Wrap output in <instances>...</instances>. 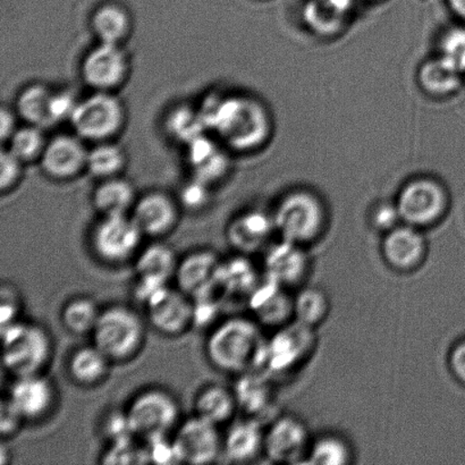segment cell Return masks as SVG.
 Here are the masks:
<instances>
[{"mask_svg": "<svg viewBox=\"0 0 465 465\" xmlns=\"http://www.w3.org/2000/svg\"><path fill=\"white\" fill-rule=\"evenodd\" d=\"M199 109L207 130L230 152H254L272 134L271 114L252 95H211Z\"/></svg>", "mask_w": 465, "mask_h": 465, "instance_id": "1", "label": "cell"}, {"mask_svg": "<svg viewBox=\"0 0 465 465\" xmlns=\"http://www.w3.org/2000/svg\"><path fill=\"white\" fill-rule=\"evenodd\" d=\"M266 340L252 317H227L208 331L204 354L216 371L237 377L258 371Z\"/></svg>", "mask_w": 465, "mask_h": 465, "instance_id": "2", "label": "cell"}, {"mask_svg": "<svg viewBox=\"0 0 465 465\" xmlns=\"http://www.w3.org/2000/svg\"><path fill=\"white\" fill-rule=\"evenodd\" d=\"M147 321L125 304H111L102 309L91 343L102 351L113 364L134 361L143 352L147 341Z\"/></svg>", "mask_w": 465, "mask_h": 465, "instance_id": "3", "label": "cell"}, {"mask_svg": "<svg viewBox=\"0 0 465 465\" xmlns=\"http://www.w3.org/2000/svg\"><path fill=\"white\" fill-rule=\"evenodd\" d=\"M3 368L11 378L39 375L54 357V340L41 323L25 319L2 327Z\"/></svg>", "mask_w": 465, "mask_h": 465, "instance_id": "4", "label": "cell"}, {"mask_svg": "<svg viewBox=\"0 0 465 465\" xmlns=\"http://www.w3.org/2000/svg\"><path fill=\"white\" fill-rule=\"evenodd\" d=\"M278 239L312 248L325 235L328 216L325 204L310 191H293L282 197L272 213Z\"/></svg>", "mask_w": 465, "mask_h": 465, "instance_id": "5", "label": "cell"}, {"mask_svg": "<svg viewBox=\"0 0 465 465\" xmlns=\"http://www.w3.org/2000/svg\"><path fill=\"white\" fill-rule=\"evenodd\" d=\"M124 411L132 434L141 443L172 437L182 421L179 400L159 386L139 391Z\"/></svg>", "mask_w": 465, "mask_h": 465, "instance_id": "6", "label": "cell"}, {"mask_svg": "<svg viewBox=\"0 0 465 465\" xmlns=\"http://www.w3.org/2000/svg\"><path fill=\"white\" fill-rule=\"evenodd\" d=\"M316 330L296 322L273 331L271 339L264 343L259 371L266 373L273 381L290 377L307 363L317 349Z\"/></svg>", "mask_w": 465, "mask_h": 465, "instance_id": "7", "label": "cell"}, {"mask_svg": "<svg viewBox=\"0 0 465 465\" xmlns=\"http://www.w3.org/2000/svg\"><path fill=\"white\" fill-rule=\"evenodd\" d=\"M70 123L74 134L85 143L115 141L126 126L125 104L117 94L94 93L79 100Z\"/></svg>", "mask_w": 465, "mask_h": 465, "instance_id": "8", "label": "cell"}, {"mask_svg": "<svg viewBox=\"0 0 465 465\" xmlns=\"http://www.w3.org/2000/svg\"><path fill=\"white\" fill-rule=\"evenodd\" d=\"M143 232L130 215L100 216L89 232V249L99 262L122 267L134 262L143 246Z\"/></svg>", "mask_w": 465, "mask_h": 465, "instance_id": "9", "label": "cell"}, {"mask_svg": "<svg viewBox=\"0 0 465 465\" xmlns=\"http://www.w3.org/2000/svg\"><path fill=\"white\" fill-rule=\"evenodd\" d=\"M403 224L427 230L443 220L450 208L444 186L431 179H417L403 186L396 200Z\"/></svg>", "mask_w": 465, "mask_h": 465, "instance_id": "10", "label": "cell"}, {"mask_svg": "<svg viewBox=\"0 0 465 465\" xmlns=\"http://www.w3.org/2000/svg\"><path fill=\"white\" fill-rule=\"evenodd\" d=\"M131 72V57L124 45L98 43L81 63L82 80L94 93L117 94Z\"/></svg>", "mask_w": 465, "mask_h": 465, "instance_id": "11", "label": "cell"}, {"mask_svg": "<svg viewBox=\"0 0 465 465\" xmlns=\"http://www.w3.org/2000/svg\"><path fill=\"white\" fill-rule=\"evenodd\" d=\"M145 321L162 336L177 339L194 327V302L176 286L158 290L143 304Z\"/></svg>", "mask_w": 465, "mask_h": 465, "instance_id": "12", "label": "cell"}, {"mask_svg": "<svg viewBox=\"0 0 465 465\" xmlns=\"http://www.w3.org/2000/svg\"><path fill=\"white\" fill-rule=\"evenodd\" d=\"M179 260L174 248L163 240H152L141 248L132 262L135 277L134 293L140 303L174 282Z\"/></svg>", "mask_w": 465, "mask_h": 465, "instance_id": "13", "label": "cell"}, {"mask_svg": "<svg viewBox=\"0 0 465 465\" xmlns=\"http://www.w3.org/2000/svg\"><path fill=\"white\" fill-rule=\"evenodd\" d=\"M312 440L302 419L278 414L264 430L263 458L275 464H304Z\"/></svg>", "mask_w": 465, "mask_h": 465, "instance_id": "14", "label": "cell"}, {"mask_svg": "<svg viewBox=\"0 0 465 465\" xmlns=\"http://www.w3.org/2000/svg\"><path fill=\"white\" fill-rule=\"evenodd\" d=\"M171 439L179 463L211 464L223 452L220 427L194 414L180 422Z\"/></svg>", "mask_w": 465, "mask_h": 465, "instance_id": "15", "label": "cell"}, {"mask_svg": "<svg viewBox=\"0 0 465 465\" xmlns=\"http://www.w3.org/2000/svg\"><path fill=\"white\" fill-rule=\"evenodd\" d=\"M262 254L264 278L293 292L307 284L312 271L308 248L278 239Z\"/></svg>", "mask_w": 465, "mask_h": 465, "instance_id": "16", "label": "cell"}, {"mask_svg": "<svg viewBox=\"0 0 465 465\" xmlns=\"http://www.w3.org/2000/svg\"><path fill=\"white\" fill-rule=\"evenodd\" d=\"M4 395L27 423L45 420L58 402L56 386L45 373L12 378Z\"/></svg>", "mask_w": 465, "mask_h": 465, "instance_id": "17", "label": "cell"}, {"mask_svg": "<svg viewBox=\"0 0 465 465\" xmlns=\"http://www.w3.org/2000/svg\"><path fill=\"white\" fill-rule=\"evenodd\" d=\"M89 148L79 135L58 134L49 139L39 165L48 179L71 182L86 172Z\"/></svg>", "mask_w": 465, "mask_h": 465, "instance_id": "18", "label": "cell"}, {"mask_svg": "<svg viewBox=\"0 0 465 465\" xmlns=\"http://www.w3.org/2000/svg\"><path fill=\"white\" fill-rule=\"evenodd\" d=\"M182 208L179 200L163 191H150L136 200L131 213L144 237L163 240L180 224Z\"/></svg>", "mask_w": 465, "mask_h": 465, "instance_id": "19", "label": "cell"}, {"mask_svg": "<svg viewBox=\"0 0 465 465\" xmlns=\"http://www.w3.org/2000/svg\"><path fill=\"white\" fill-rule=\"evenodd\" d=\"M430 245L423 231L400 224L382 236L381 258L391 271L400 273L417 272L426 262Z\"/></svg>", "mask_w": 465, "mask_h": 465, "instance_id": "20", "label": "cell"}, {"mask_svg": "<svg viewBox=\"0 0 465 465\" xmlns=\"http://www.w3.org/2000/svg\"><path fill=\"white\" fill-rule=\"evenodd\" d=\"M223 259L215 250L200 248L180 258L174 282L177 289L195 300L217 291Z\"/></svg>", "mask_w": 465, "mask_h": 465, "instance_id": "21", "label": "cell"}, {"mask_svg": "<svg viewBox=\"0 0 465 465\" xmlns=\"http://www.w3.org/2000/svg\"><path fill=\"white\" fill-rule=\"evenodd\" d=\"M226 242L235 253L253 257L263 253L277 235L272 213L251 209L239 213L226 226Z\"/></svg>", "mask_w": 465, "mask_h": 465, "instance_id": "22", "label": "cell"}, {"mask_svg": "<svg viewBox=\"0 0 465 465\" xmlns=\"http://www.w3.org/2000/svg\"><path fill=\"white\" fill-rule=\"evenodd\" d=\"M246 303L255 322L277 331L294 322V292L263 277Z\"/></svg>", "mask_w": 465, "mask_h": 465, "instance_id": "23", "label": "cell"}, {"mask_svg": "<svg viewBox=\"0 0 465 465\" xmlns=\"http://www.w3.org/2000/svg\"><path fill=\"white\" fill-rule=\"evenodd\" d=\"M232 387L239 411L244 417L262 421L277 417V391L272 377L262 371H252L237 376Z\"/></svg>", "mask_w": 465, "mask_h": 465, "instance_id": "24", "label": "cell"}, {"mask_svg": "<svg viewBox=\"0 0 465 465\" xmlns=\"http://www.w3.org/2000/svg\"><path fill=\"white\" fill-rule=\"evenodd\" d=\"M229 149L215 136L203 134L186 145V158L195 179L213 185L225 179L231 168Z\"/></svg>", "mask_w": 465, "mask_h": 465, "instance_id": "25", "label": "cell"}, {"mask_svg": "<svg viewBox=\"0 0 465 465\" xmlns=\"http://www.w3.org/2000/svg\"><path fill=\"white\" fill-rule=\"evenodd\" d=\"M264 430L262 421L248 417L239 419L223 437V452L229 461L236 464H248L263 458Z\"/></svg>", "mask_w": 465, "mask_h": 465, "instance_id": "26", "label": "cell"}, {"mask_svg": "<svg viewBox=\"0 0 465 465\" xmlns=\"http://www.w3.org/2000/svg\"><path fill=\"white\" fill-rule=\"evenodd\" d=\"M113 363L93 343L72 351L66 361L67 376L82 389H94L106 381Z\"/></svg>", "mask_w": 465, "mask_h": 465, "instance_id": "27", "label": "cell"}, {"mask_svg": "<svg viewBox=\"0 0 465 465\" xmlns=\"http://www.w3.org/2000/svg\"><path fill=\"white\" fill-rule=\"evenodd\" d=\"M90 27L98 43L124 45L134 34V22L129 9L120 4L107 3L93 13Z\"/></svg>", "mask_w": 465, "mask_h": 465, "instance_id": "28", "label": "cell"}, {"mask_svg": "<svg viewBox=\"0 0 465 465\" xmlns=\"http://www.w3.org/2000/svg\"><path fill=\"white\" fill-rule=\"evenodd\" d=\"M239 412L234 390L212 382L203 386L193 400V414L217 427L226 425Z\"/></svg>", "mask_w": 465, "mask_h": 465, "instance_id": "29", "label": "cell"}, {"mask_svg": "<svg viewBox=\"0 0 465 465\" xmlns=\"http://www.w3.org/2000/svg\"><path fill=\"white\" fill-rule=\"evenodd\" d=\"M258 269L251 262V257L235 254L229 260H223L217 277V291L221 295L240 296L248 301L249 296L263 280Z\"/></svg>", "mask_w": 465, "mask_h": 465, "instance_id": "30", "label": "cell"}, {"mask_svg": "<svg viewBox=\"0 0 465 465\" xmlns=\"http://www.w3.org/2000/svg\"><path fill=\"white\" fill-rule=\"evenodd\" d=\"M134 185L123 176L100 181L93 193V206L100 216L130 215L138 200Z\"/></svg>", "mask_w": 465, "mask_h": 465, "instance_id": "31", "label": "cell"}, {"mask_svg": "<svg viewBox=\"0 0 465 465\" xmlns=\"http://www.w3.org/2000/svg\"><path fill=\"white\" fill-rule=\"evenodd\" d=\"M54 90L43 84H32L26 85L17 94L15 111L20 120L25 124L39 126L41 129H48L53 126L50 104H52Z\"/></svg>", "mask_w": 465, "mask_h": 465, "instance_id": "32", "label": "cell"}, {"mask_svg": "<svg viewBox=\"0 0 465 465\" xmlns=\"http://www.w3.org/2000/svg\"><path fill=\"white\" fill-rule=\"evenodd\" d=\"M355 0H310L304 17L312 30L319 35H334L344 25Z\"/></svg>", "mask_w": 465, "mask_h": 465, "instance_id": "33", "label": "cell"}, {"mask_svg": "<svg viewBox=\"0 0 465 465\" xmlns=\"http://www.w3.org/2000/svg\"><path fill=\"white\" fill-rule=\"evenodd\" d=\"M330 313V296L321 287L304 285L294 292V322L317 331Z\"/></svg>", "mask_w": 465, "mask_h": 465, "instance_id": "34", "label": "cell"}, {"mask_svg": "<svg viewBox=\"0 0 465 465\" xmlns=\"http://www.w3.org/2000/svg\"><path fill=\"white\" fill-rule=\"evenodd\" d=\"M418 82L428 94L445 97L459 90L462 74L440 56L422 64L419 68Z\"/></svg>", "mask_w": 465, "mask_h": 465, "instance_id": "35", "label": "cell"}, {"mask_svg": "<svg viewBox=\"0 0 465 465\" xmlns=\"http://www.w3.org/2000/svg\"><path fill=\"white\" fill-rule=\"evenodd\" d=\"M126 166L127 153L116 141L94 143L89 149L86 172L99 182L122 176Z\"/></svg>", "mask_w": 465, "mask_h": 465, "instance_id": "36", "label": "cell"}, {"mask_svg": "<svg viewBox=\"0 0 465 465\" xmlns=\"http://www.w3.org/2000/svg\"><path fill=\"white\" fill-rule=\"evenodd\" d=\"M354 459L353 446L349 440L336 432H325L312 440L304 464L350 465Z\"/></svg>", "mask_w": 465, "mask_h": 465, "instance_id": "37", "label": "cell"}, {"mask_svg": "<svg viewBox=\"0 0 465 465\" xmlns=\"http://www.w3.org/2000/svg\"><path fill=\"white\" fill-rule=\"evenodd\" d=\"M102 309L90 296H74L63 304L62 325L72 335L90 336L98 322Z\"/></svg>", "mask_w": 465, "mask_h": 465, "instance_id": "38", "label": "cell"}, {"mask_svg": "<svg viewBox=\"0 0 465 465\" xmlns=\"http://www.w3.org/2000/svg\"><path fill=\"white\" fill-rule=\"evenodd\" d=\"M49 139L45 134V130L39 126L25 124L18 127L15 134L3 147L15 154L25 165H31L40 162L41 157L47 147Z\"/></svg>", "mask_w": 465, "mask_h": 465, "instance_id": "39", "label": "cell"}, {"mask_svg": "<svg viewBox=\"0 0 465 465\" xmlns=\"http://www.w3.org/2000/svg\"><path fill=\"white\" fill-rule=\"evenodd\" d=\"M166 129L173 139L186 145L207 132L200 109L188 106L177 107L170 113L166 120Z\"/></svg>", "mask_w": 465, "mask_h": 465, "instance_id": "40", "label": "cell"}, {"mask_svg": "<svg viewBox=\"0 0 465 465\" xmlns=\"http://www.w3.org/2000/svg\"><path fill=\"white\" fill-rule=\"evenodd\" d=\"M212 185L193 177L180 191L179 200L182 211L200 213L204 211L212 203Z\"/></svg>", "mask_w": 465, "mask_h": 465, "instance_id": "41", "label": "cell"}, {"mask_svg": "<svg viewBox=\"0 0 465 465\" xmlns=\"http://www.w3.org/2000/svg\"><path fill=\"white\" fill-rule=\"evenodd\" d=\"M440 57L461 74H465V26L446 32L440 43Z\"/></svg>", "mask_w": 465, "mask_h": 465, "instance_id": "42", "label": "cell"}, {"mask_svg": "<svg viewBox=\"0 0 465 465\" xmlns=\"http://www.w3.org/2000/svg\"><path fill=\"white\" fill-rule=\"evenodd\" d=\"M25 163L15 154L3 147L0 153V191L2 194L12 193L20 185L25 176Z\"/></svg>", "mask_w": 465, "mask_h": 465, "instance_id": "43", "label": "cell"}, {"mask_svg": "<svg viewBox=\"0 0 465 465\" xmlns=\"http://www.w3.org/2000/svg\"><path fill=\"white\" fill-rule=\"evenodd\" d=\"M102 432L107 444L121 443V441L135 439L130 430L124 410L120 412H108L103 420Z\"/></svg>", "mask_w": 465, "mask_h": 465, "instance_id": "44", "label": "cell"}, {"mask_svg": "<svg viewBox=\"0 0 465 465\" xmlns=\"http://www.w3.org/2000/svg\"><path fill=\"white\" fill-rule=\"evenodd\" d=\"M2 305H0V321L2 327L9 325L21 319L22 300L20 292L11 282H3L2 285Z\"/></svg>", "mask_w": 465, "mask_h": 465, "instance_id": "45", "label": "cell"}, {"mask_svg": "<svg viewBox=\"0 0 465 465\" xmlns=\"http://www.w3.org/2000/svg\"><path fill=\"white\" fill-rule=\"evenodd\" d=\"M371 224L373 231L382 232V235L402 224L396 203H384L373 208L371 213Z\"/></svg>", "mask_w": 465, "mask_h": 465, "instance_id": "46", "label": "cell"}, {"mask_svg": "<svg viewBox=\"0 0 465 465\" xmlns=\"http://www.w3.org/2000/svg\"><path fill=\"white\" fill-rule=\"evenodd\" d=\"M77 103L79 100L71 91H54L52 104H50L54 125L65 121L70 122Z\"/></svg>", "mask_w": 465, "mask_h": 465, "instance_id": "47", "label": "cell"}, {"mask_svg": "<svg viewBox=\"0 0 465 465\" xmlns=\"http://www.w3.org/2000/svg\"><path fill=\"white\" fill-rule=\"evenodd\" d=\"M25 423H26L25 419L21 417V414L16 411L6 396L4 395L2 399V416H0V431H2L3 440H12L22 430Z\"/></svg>", "mask_w": 465, "mask_h": 465, "instance_id": "48", "label": "cell"}, {"mask_svg": "<svg viewBox=\"0 0 465 465\" xmlns=\"http://www.w3.org/2000/svg\"><path fill=\"white\" fill-rule=\"evenodd\" d=\"M448 367L454 380L465 387V337L455 341L450 348Z\"/></svg>", "mask_w": 465, "mask_h": 465, "instance_id": "49", "label": "cell"}, {"mask_svg": "<svg viewBox=\"0 0 465 465\" xmlns=\"http://www.w3.org/2000/svg\"><path fill=\"white\" fill-rule=\"evenodd\" d=\"M18 120H20V116L17 115L15 108L2 107V111H0V139H2L3 145L8 143V140L20 127Z\"/></svg>", "mask_w": 465, "mask_h": 465, "instance_id": "50", "label": "cell"}, {"mask_svg": "<svg viewBox=\"0 0 465 465\" xmlns=\"http://www.w3.org/2000/svg\"><path fill=\"white\" fill-rule=\"evenodd\" d=\"M450 11L465 23V0H448Z\"/></svg>", "mask_w": 465, "mask_h": 465, "instance_id": "51", "label": "cell"}]
</instances>
